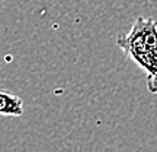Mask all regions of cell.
Here are the masks:
<instances>
[{
    "instance_id": "obj_1",
    "label": "cell",
    "mask_w": 157,
    "mask_h": 152,
    "mask_svg": "<svg viewBox=\"0 0 157 152\" xmlns=\"http://www.w3.org/2000/svg\"><path fill=\"white\" fill-rule=\"evenodd\" d=\"M118 45L131 60L143 68L148 79V91L157 92V22L138 18L127 35L118 38Z\"/></svg>"
},
{
    "instance_id": "obj_2",
    "label": "cell",
    "mask_w": 157,
    "mask_h": 152,
    "mask_svg": "<svg viewBox=\"0 0 157 152\" xmlns=\"http://www.w3.org/2000/svg\"><path fill=\"white\" fill-rule=\"evenodd\" d=\"M0 114L9 117H21L23 114V100L9 91L0 89Z\"/></svg>"
}]
</instances>
